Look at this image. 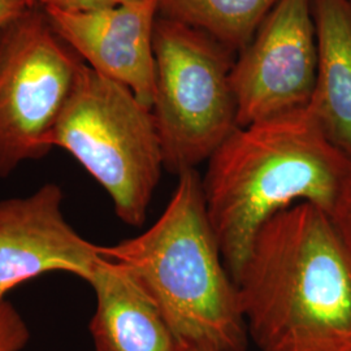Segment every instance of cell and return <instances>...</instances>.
<instances>
[{"mask_svg":"<svg viewBox=\"0 0 351 351\" xmlns=\"http://www.w3.org/2000/svg\"><path fill=\"white\" fill-rule=\"evenodd\" d=\"M234 282L259 351H351V254L315 204L271 217Z\"/></svg>","mask_w":351,"mask_h":351,"instance_id":"cell-1","label":"cell"},{"mask_svg":"<svg viewBox=\"0 0 351 351\" xmlns=\"http://www.w3.org/2000/svg\"><path fill=\"white\" fill-rule=\"evenodd\" d=\"M350 173L351 162L308 108L239 126L213 152L202 178L206 213L233 281L271 217L295 202L330 215Z\"/></svg>","mask_w":351,"mask_h":351,"instance_id":"cell-2","label":"cell"},{"mask_svg":"<svg viewBox=\"0 0 351 351\" xmlns=\"http://www.w3.org/2000/svg\"><path fill=\"white\" fill-rule=\"evenodd\" d=\"M177 176L160 217L137 237L101 246V256L125 267L181 343L246 351L239 290L208 221L201 176L197 169Z\"/></svg>","mask_w":351,"mask_h":351,"instance_id":"cell-3","label":"cell"},{"mask_svg":"<svg viewBox=\"0 0 351 351\" xmlns=\"http://www.w3.org/2000/svg\"><path fill=\"white\" fill-rule=\"evenodd\" d=\"M104 189L114 213L141 226L164 168L152 111L124 85L81 64L51 136Z\"/></svg>","mask_w":351,"mask_h":351,"instance_id":"cell-4","label":"cell"},{"mask_svg":"<svg viewBox=\"0 0 351 351\" xmlns=\"http://www.w3.org/2000/svg\"><path fill=\"white\" fill-rule=\"evenodd\" d=\"M152 114L164 168L180 175L208 162L237 128L232 52L193 27L159 16L154 33Z\"/></svg>","mask_w":351,"mask_h":351,"instance_id":"cell-5","label":"cell"},{"mask_svg":"<svg viewBox=\"0 0 351 351\" xmlns=\"http://www.w3.org/2000/svg\"><path fill=\"white\" fill-rule=\"evenodd\" d=\"M81 64L42 7L0 27V178L50 152Z\"/></svg>","mask_w":351,"mask_h":351,"instance_id":"cell-6","label":"cell"},{"mask_svg":"<svg viewBox=\"0 0 351 351\" xmlns=\"http://www.w3.org/2000/svg\"><path fill=\"white\" fill-rule=\"evenodd\" d=\"M316 72L311 0H278L232 66L239 126L307 108Z\"/></svg>","mask_w":351,"mask_h":351,"instance_id":"cell-7","label":"cell"},{"mask_svg":"<svg viewBox=\"0 0 351 351\" xmlns=\"http://www.w3.org/2000/svg\"><path fill=\"white\" fill-rule=\"evenodd\" d=\"M63 190L46 184L33 194L0 201V301L34 277L64 272L86 282L101 246L81 237L63 213Z\"/></svg>","mask_w":351,"mask_h":351,"instance_id":"cell-8","label":"cell"},{"mask_svg":"<svg viewBox=\"0 0 351 351\" xmlns=\"http://www.w3.org/2000/svg\"><path fill=\"white\" fill-rule=\"evenodd\" d=\"M58 36L91 69L130 88L152 108L156 0L133 1L90 12L43 8Z\"/></svg>","mask_w":351,"mask_h":351,"instance_id":"cell-9","label":"cell"},{"mask_svg":"<svg viewBox=\"0 0 351 351\" xmlns=\"http://www.w3.org/2000/svg\"><path fill=\"white\" fill-rule=\"evenodd\" d=\"M97 308L90 332L97 351H180L158 306L123 264L103 256L88 282Z\"/></svg>","mask_w":351,"mask_h":351,"instance_id":"cell-10","label":"cell"},{"mask_svg":"<svg viewBox=\"0 0 351 351\" xmlns=\"http://www.w3.org/2000/svg\"><path fill=\"white\" fill-rule=\"evenodd\" d=\"M317 72L308 110L326 139L351 162V1L311 0Z\"/></svg>","mask_w":351,"mask_h":351,"instance_id":"cell-11","label":"cell"},{"mask_svg":"<svg viewBox=\"0 0 351 351\" xmlns=\"http://www.w3.org/2000/svg\"><path fill=\"white\" fill-rule=\"evenodd\" d=\"M159 16L207 34L232 53L243 50L278 0H156Z\"/></svg>","mask_w":351,"mask_h":351,"instance_id":"cell-12","label":"cell"},{"mask_svg":"<svg viewBox=\"0 0 351 351\" xmlns=\"http://www.w3.org/2000/svg\"><path fill=\"white\" fill-rule=\"evenodd\" d=\"M30 339L24 319L7 300L0 301V351H21Z\"/></svg>","mask_w":351,"mask_h":351,"instance_id":"cell-13","label":"cell"},{"mask_svg":"<svg viewBox=\"0 0 351 351\" xmlns=\"http://www.w3.org/2000/svg\"><path fill=\"white\" fill-rule=\"evenodd\" d=\"M329 217L351 254V173Z\"/></svg>","mask_w":351,"mask_h":351,"instance_id":"cell-14","label":"cell"},{"mask_svg":"<svg viewBox=\"0 0 351 351\" xmlns=\"http://www.w3.org/2000/svg\"><path fill=\"white\" fill-rule=\"evenodd\" d=\"M141 0H42V8H58L68 12H90L112 8Z\"/></svg>","mask_w":351,"mask_h":351,"instance_id":"cell-15","label":"cell"},{"mask_svg":"<svg viewBox=\"0 0 351 351\" xmlns=\"http://www.w3.org/2000/svg\"><path fill=\"white\" fill-rule=\"evenodd\" d=\"M27 8L30 7L26 0H0V27L10 24Z\"/></svg>","mask_w":351,"mask_h":351,"instance_id":"cell-16","label":"cell"},{"mask_svg":"<svg viewBox=\"0 0 351 351\" xmlns=\"http://www.w3.org/2000/svg\"><path fill=\"white\" fill-rule=\"evenodd\" d=\"M180 351H217L213 346L199 342V343H182Z\"/></svg>","mask_w":351,"mask_h":351,"instance_id":"cell-17","label":"cell"},{"mask_svg":"<svg viewBox=\"0 0 351 351\" xmlns=\"http://www.w3.org/2000/svg\"><path fill=\"white\" fill-rule=\"evenodd\" d=\"M26 1L29 7H40V3H42V0H26Z\"/></svg>","mask_w":351,"mask_h":351,"instance_id":"cell-18","label":"cell"},{"mask_svg":"<svg viewBox=\"0 0 351 351\" xmlns=\"http://www.w3.org/2000/svg\"><path fill=\"white\" fill-rule=\"evenodd\" d=\"M350 1H351V0H350Z\"/></svg>","mask_w":351,"mask_h":351,"instance_id":"cell-19","label":"cell"}]
</instances>
